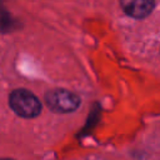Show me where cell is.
Returning a JSON list of instances; mask_svg holds the SVG:
<instances>
[{
	"label": "cell",
	"mask_w": 160,
	"mask_h": 160,
	"mask_svg": "<svg viewBox=\"0 0 160 160\" xmlns=\"http://www.w3.org/2000/svg\"><path fill=\"white\" fill-rule=\"evenodd\" d=\"M9 104L11 109L21 118H35L41 110L39 99L25 89L14 90L10 94Z\"/></svg>",
	"instance_id": "cell-1"
},
{
	"label": "cell",
	"mask_w": 160,
	"mask_h": 160,
	"mask_svg": "<svg viewBox=\"0 0 160 160\" xmlns=\"http://www.w3.org/2000/svg\"><path fill=\"white\" fill-rule=\"evenodd\" d=\"M46 105L55 112H71L80 105L78 95L69 90L54 89L46 94Z\"/></svg>",
	"instance_id": "cell-2"
},
{
	"label": "cell",
	"mask_w": 160,
	"mask_h": 160,
	"mask_svg": "<svg viewBox=\"0 0 160 160\" xmlns=\"http://www.w3.org/2000/svg\"><path fill=\"white\" fill-rule=\"evenodd\" d=\"M120 4L129 16L142 19L152 11L155 0H120Z\"/></svg>",
	"instance_id": "cell-3"
},
{
	"label": "cell",
	"mask_w": 160,
	"mask_h": 160,
	"mask_svg": "<svg viewBox=\"0 0 160 160\" xmlns=\"http://www.w3.org/2000/svg\"><path fill=\"white\" fill-rule=\"evenodd\" d=\"M1 160H10V159H1Z\"/></svg>",
	"instance_id": "cell-4"
}]
</instances>
